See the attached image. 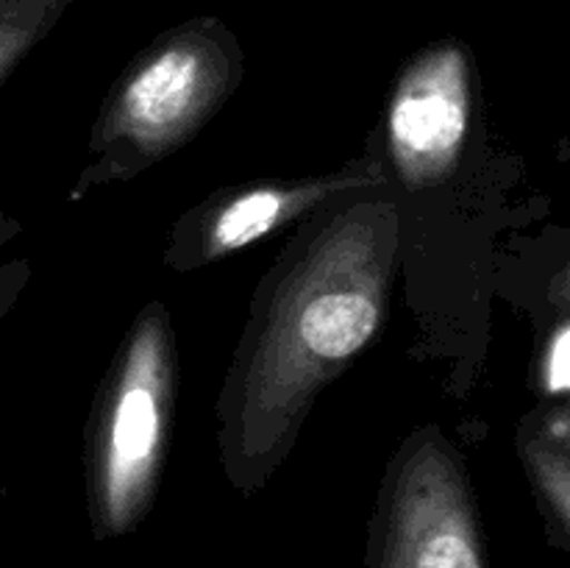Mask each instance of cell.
Returning <instances> with one entry per match:
<instances>
[{
  "label": "cell",
  "mask_w": 570,
  "mask_h": 568,
  "mask_svg": "<svg viewBox=\"0 0 570 568\" xmlns=\"http://www.w3.org/2000/svg\"><path fill=\"white\" fill-rule=\"evenodd\" d=\"M473 115V59L460 39H440L412 56L395 78L384 115V145L406 193L449 182L465 150Z\"/></svg>",
  "instance_id": "8992f818"
},
{
  "label": "cell",
  "mask_w": 570,
  "mask_h": 568,
  "mask_svg": "<svg viewBox=\"0 0 570 568\" xmlns=\"http://www.w3.org/2000/svg\"><path fill=\"white\" fill-rule=\"evenodd\" d=\"M543 434L551 440V443H557L560 449H566L570 454V404L562 407V410L551 412L549 421H546Z\"/></svg>",
  "instance_id": "8fae6325"
},
{
  "label": "cell",
  "mask_w": 570,
  "mask_h": 568,
  "mask_svg": "<svg viewBox=\"0 0 570 568\" xmlns=\"http://www.w3.org/2000/svg\"><path fill=\"white\" fill-rule=\"evenodd\" d=\"M367 568H488L471 479L438 429L401 449L371 521Z\"/></svg>",
  "instance_id": "277c9868"
},
{
  "label": "cell",
  "mask_w": 570,
  "mask_h": 568,
  "mask_svg": "<svg viewBox=\"0 0 570 568\" xmlns=\"http://www.w3.org/2000/svg\"><path fill=\"white\" fill-rule=\"evenodd\" d=\"M549 298L554 301V306H560V310L570 312V259H568V265L562 267L560 273H557L554 282H551Z\"/></svg>",
  "instance_id": "7c38bea8"
},
{
  "label": "cell",
  "mask_w": 570,
  "mask_h": 568,
  "mask_svg": "<svg viewBox=\"0 0 570 568\" xmlns=\"http://www.w3.org/2000/svg\"><path fill=\"white\" fill-rule=\"evenodd\" d=\"M178 356L170 312L150 301L100 390L89 438V516L98 540L134 532L159 488L173 432Z\"/></svg>",
  "instance_id": "3957f363"
},
{
  "label": "cell",
  "mask_w": 570,
  "mask_h": 568,
  "mask_svg": "<svg viewBox=\"0 0 570 568\" xmlns=\"http://www.w3.org/2000/svg\"><path fill=\"white\" fill-rule=\"evenodd\" d=\"M521 454L540 499L549 507L562 538L570 543V454L551 443L543 432L523 438Z\"/></svg>",
  "instance_id": "ba28073f"
},
{
  "label": "cell",
  "mask_w": 570,
  "mask_h": 568,
  "mask_svg": "<svg viewBox=\"0 0 570 568\" xmlns=\"http://www.w3.org/2000/svg\"><path fill=\"white\" fill-rule=\"evenodd\" d=\"M243 81V48L217 17H193L139 50L109 89L70 200L159 165L189 143Z\"/></svg>",
  "instance_id": "7a4b0ae2"
},
{
  "label": "cell",
  "mask_w": 570,
  "mask_h": 568,
  "mask_svg": "<svg viewBox=\"0 0 570 568\" xmlns=\"http://www.w3.org/2000/svg\"><path fill=\"white\" fill-rule=\"evenodd\" d=\"M543 384L551 395L570 393V321L551 337L543 360Z\"/></svg>",
  "instance_id": "30bf717a"
},
{
  "label": "cell",
  "mask_w": 570,
  "mask_h": 568,
  "mask_svg": "<svg viewBox=\"0 0 570 568\" xmlns=\"http://www.w3.org/2000/svg\"><path fill=\"white\" fill-rule=\"evenodd\" d=\"M20 232V221L11 217L9 212L0 209V248H6ZM28 278H31V265H28L26 259L0 262V321H3L11 312V306L17 304L20 293L26 290Z\"/></svg>",
  "instance_id": "9c48e42d"
},
{
  "label": "cell",
  "mask_w": 570,
  "mask_h": 568,
  "mask_svg": "<svg viewBox=\"0 0 570 568\" xmlns=\"http://www.w3.org/2000/svg\"><path fill=\"white\" fill-rule=\"evenodd\" d=\"M384 184L379 156H362L334 173L306 178H271L220 189L178 221L165 262L176 271H193L226 259L282 228L343 204L348 195H367Z\"/></svg>",
  "instance_id": "5b68a950"
},
{
  "label": "cell",
  "mask_w": 570,
  "mask_h": 568,
  "mask_svg": "<svg viewBox=\"0 0 570 568\" xmlns=\"http://www.w3.org/2000/svg\"><path fill=\"white\" fill-rule=\"evenodd\" d=\"M70 6L72 0H0V87Z\"/></svg>",
  "instance_id": "52a82bcc"
},
{
  "label": "cell",
  "mask_w": 570,
  "mask_h": 568,
  "mask_svg": "<svg viewBox=\"0 0 570 568\" xmlns=\"http://www.w3.org/2000/svg\"><path fill=\"white\" fill-rule=\"evenodd\" d=\"M367 195L301 237L239 349L223 393L220 454L243 493L271 479L321 390L382 332L401 215L393 200Z\"/></svg>",
  "instance_id": "6da1fadb"
}]
</instances>
